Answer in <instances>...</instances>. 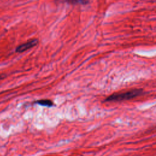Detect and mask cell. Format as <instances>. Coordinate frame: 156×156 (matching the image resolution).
<instances>
[{
  "instance_id": "3",
  "label": "cell",
  "mask_w": 156,
  "mask_h": 156,
  "mask_svg": "<svg viewBox=\"0 0 156 156\" xmlns=\"http://www.w3.org/2000/svg\"><path fill=\"white\" fill-rule=\"evenodd\" d=\"M37 104L41 105L43 106H47V107H51L53 106V103L50 100H39L35 102Z\"/></svg>"
},
{
  "instance_id": "2",
  "label": "cell",
  "mask_w": 156,
  "mask_h": 156,
  "mask_svg": "<svg viewBox=\"0 0 156 156\" xmlns=\"http://www.w3.org/2000/svg\"><path fill=\"white\" fill-rule=\"evenodd\" d=\"M37 43L38 40L37 39H32V40H31L23 44L19 45L16 48V51L18 52H23L31 48H33L37 44Z\"/></svg>"
},
{
  "instance_id": "1",
  "label": "cell",
  "mask_w": 156,
  "mask_h": 156,
  "mask_svg": "<svg viewBox=\"0 0 156 156\" xmlns=\"http://www.w3.org/2000/svg\"><path fill=\"white\" fill-rule=\"evenodd\" d=\"M143 94V90L141 89H133L125 92L113 93L106 99L107 102H115L129 100L137 97Z\"/></svg>"
},
{
  "instance_id": "4",
  "label": "cell",
  "mask_w": 156,
  "mask_h": 156,
  "mask_svg": "<svg viewBox=\"0 0 156 156\" xmlns=\"http://www.w3.org/2000/svg\"><path fill=\"white\" fill-rule=\"evenodd\" d=\"M3 77V75H0V80H2Z\"/></svg>"
}]
</instances>
